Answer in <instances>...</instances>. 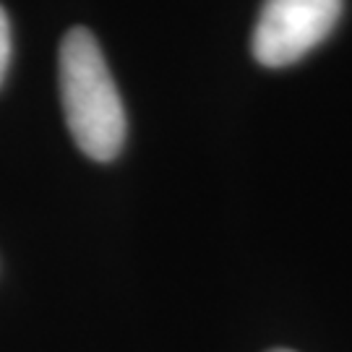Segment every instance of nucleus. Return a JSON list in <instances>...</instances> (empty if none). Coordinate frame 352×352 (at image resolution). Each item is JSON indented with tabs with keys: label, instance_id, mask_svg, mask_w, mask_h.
<instances>
[{
	"label": "nucleus",
	"instance_id": "20e7f679",
	"mask_svg": "<svg viewBox=\"0 0 352 352\" xmlns=\"http://www.w3.org/2000/svg\"><path fill=\"white\" fill-rule=\"evenodd\" d=\"M272 352H295V350H272Z\"/></svg>",
	"mask_w": 352,
	"mask_h": 352
},
{
	"label": "nucleus",
	"instance_id": "f03ea898",
	"mask_svg": "<svg viewBox=\"0 0 352 352\" xmlns=\"http://www.w3.org/2000/svg\"><path fill=\"white\" fill-rule=\"evenodd\" d=\"M344 0H264L253 29V58L266 68L302 60L334 32Z\"/></svg>",
	"mask_w": 352,
	"mask_h": 352
},
{
	"label": "nucleus",
	"instance_id": "f257e3e1",
	"mask_svg": "<svg viewBox=\"0 0 352 352\" xmlns=\"http://www.w3.org/2000/svg\"><path fill=\"white\" fill-rule=\"evenodd\" d=\"M58 74L65 123L76 146L94 162H113L126 144V107L89 29H68L60 42Z\"/></svg>",
	"mask_w": 352,
	"mask_h": 352
},
{
	"label": "nucleus",
	"instance_id": "7ed1b4c3",
	"mask_svg": "<svg viewBox=\"0 0 352 352\" xmlns=\"http://www.w3.org/2000/svg\"><path fill=\"white\" fill-rule=\"evenodd\" d=\"M8 65H11V24H8V13L0 6V87L8 74Z\"/></svg>",
	"mask_w": 352,
	"mask_h": 352
}]
</instances>
